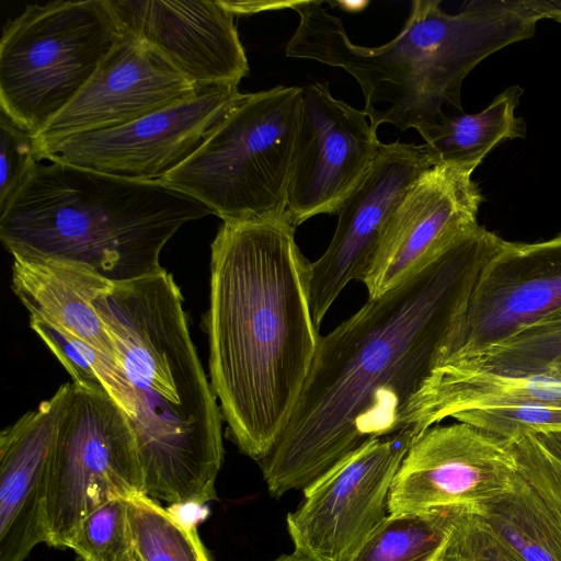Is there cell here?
<instances>
[{
	"label": "cell",
	"instance_id": "cell-6",
	"mask_svg": "<svg viewBox=\"0 0 561 561\" xmlns=\"http://www.w3.org/2000/svg\"><path fill=\"white\" fill-rule=\"evenodd\" d=\"M301 87L242 93L205 144L160 181L222 221L286 215Z\"/></svg>",
	"mask_w": 561,
	"mask_h": 561
},
{
	"label": "cell",
	"instance_id": "cell-4",
	"mask_svg": "<svg viewBox=\"0 0 561 561\" xmlns=\"http://www.w3.org/2000/svg\"><path fill=\"white\" fill-rule=\"evenodd\" d=\"M322 4L284 3L299 15L286 56L344 69L360 87L371 125L400 130L420 131L449 111L462 112L467 75L488 56L531 37L538 23L520 0H472L455 14L444 12L440 0H415L394 38L365 47L352 43Z\"/></svg>",
	"mask_w": 561,
	"mask_h": 561
},
{
	"label": "cell",
	"instance_id": "cell-29",
	"mask_svg": "<svg viewBox=\"0 0 561 561\" xmlns=\"http://www.w3.org/2000/svg\"><path fill=\"white\" fill-rule=\"evenodd\" d=\"M454 419L506 440L525 433H561V404L556 403L527 402L470 410Z\"/></svg>",
	"mask_w": 561,
	"mask_h": 561
},
{
	"label": "cell",
	"instance_id": "cell-26",
	"mask_svg": "<svg viewBox=\"0 0 561 561\" xmlns=\"http://www.w3.org/2000/svg\"><path fill=\"white\" fill-rule=\"evenodd\" d=\"M31 329L42 339L72 378L90 389L105 390L130 419L133 402L124 370L85 342L51 324L30 319Z\"/></svg>",
	"mask_w": 561,
	"mask_h": 561
},
{
	"label": "cell",
	"instance_id": "cell-33",
	"mask_svg": "<svg viewBox=\"0 0 561 561\" xmlns=\"http://www.w3.org/2000/svg\"><path fill=\"white\" fill-rule=\"evenodd\" d=\"M553 453L561 457V433L537 435Z\"/></svg>",
	"mask_w": 561,
	"mask_h": 561
},
{
	"label": "cell",
	"instance_id": "cell-15",
	"mask_svg": "<svg viewBox=\"0 0 561 561\" xmlns=\"http://www.w3.org/2000/svg\"><path fill=\"white\" fill-rule=\"evenodd\" d=\"M199 88L153 48L123 32L78 94L34 137L36 149L125 125Z\"/></svg>",
	"mask_w": 561,
	"mask_h": 561
},
{
	"label": "cell",
	"instance_id": "cell-12",
	"mask_svg": "<svg viewBox=\"0 0 561 561\" xmlns=\"http://www.w3.org/2000/svg\"><path fill=\"white\" fill-rule=\"evenodd\" d=\"M381 142L364 111L334 98L325 82L301 87V108L287 191L295 226L336 214L377 158Z\"/></svg>",
	"mask_w": 561,
	"mask_h": 561
},
{
	"label": "cell",
	"instance_id": "cell-24",
	"mask_svg": "<svg viewBox=\"0 0 561 561\" xmlns=\"http://www.w3.org/2000/svg\"><path fill=\"white\" fill-rule=\"evenodd\" d=\"M510 442L518 462L516 490L561 552V457L535 434Z\"/></svg>",
	"mask_w": 561,
	"mask_h": 561
},
{
	"label": "cell",
	"instance_id": "cell-1",
	"mask_svg": "<svg viewBox=\"0 0 561 561\" xmlns=\"http://www.w3.org/2000/svg\"><path fill=\"white\" fill-rule=\"evenodd\" d=\"M502 241L478 225L320 336L290 421L260 461L273 497L304 491L371 439L412 430L413 400Z\"/></svg>",
	"mask_w": 561,
	"mask_h": 561
},
{
	"label": "cell",
	"instance_id": "cell-7",
	"mask_svg": "<svg viewBox=\"0 0 561 561\" xmlns=\"http://www.w3.org/2000/svg\"><path fill=\"white\" fill-rule=\"evenodd\" d=\"M123 35L108 0H55L8 20L0 106L33 137L78 94Z\"/></svg>",
	"mask_w": 561,
	"mask_h": 561
},
{
	"label": "cell",
	"instance_id": "cell-34",
	"mask_svg": "<svg viewBox=\"0 0 561 561\" xmlns=\"http://www.w3.org/2000/svg\"><path fill=\"white\" fill-rule=\"evenodd\" d=\"M271 561H307V560L301 558V557H299L295 552H293L290 554H282V556H279L276 559H273Z\"/></svg>",
	"mask_w": 561,
	"mask_h": 561
},
{
	"label": "cell",
	"instance_id": "cell-8",
	"mask_svg": "<svg viewBox=\"0 0 561 561\" xmlns=\"http://www.w3.org/2000/svg\"><path fill=\"white\" fill-rule=\"evenodd\" d=\"M145 494L129 420L105 390L73 383L60 422L48 479V546L68 548L81 520L114 499Z\"/></svg>",
	"mask_w": 561,
	"mask_h": 561
},
{
	"label": "cell",
	"instance_id": "cell-17",
	"mask_svg": "<svg viewBox=\"0 0 561 561\" xmlns=\"http://www.w3.org/2000/svg\"><path fill=\"white\" fill-rule=\"evenodd\" d=\"M482 195L471 174L447 164L425 171L393 213L364 278L376 298L438 255L479 224Z\"/></svg>",
	"mask_w": 561,
	"mask_h": 561
},
{
	"label": "cell",
	"instance_id": "cell-3",
	"mask_svg": "<svg viewBox=\"0 0 561 561\" xmlns=\"http://www.w3.org/2000/svg\"><path fill=\"white\" fill-rule=\"evenodd\" d=\"M95 308L130 388L145 494L173 506L216 500L222 415L173 276L163 268L114 283Z\"/></svg>",
	"mask_w": 561,
	"mask_h": 561
},
{
	"label": "cell",
	"instance_id": "cell-11",
	"mask_svg": "<svg viewBox=\"0 0 561 561\" xmlns=\"http://www.w3.org/2000/svg\"><path fill=\"white\" fill-rule=\"evenodd\" d=\"M419 435L371 439L304 490L286 517L294 552L307 561H348L388 516L400 465Z\"/></svg>",
	"mask_w": 561,
	"mask_h": 561
},
{
	"label": "cell",
	"instance_id": "cell-13",
	"mask_svg": "<svg viewBox=\"0 0 561 561\" xmlns=\"http://www.w3.org/2000/svg\"><path fill=\"white\" fill-rule=\"evenodd\" d=\"M434 165L424 144L381 145L367 174L336 211L337 225L329 247L309 264V300L317 329L345 286L364 280L393 213L414 182Z\"/></svg>",
	"mask_w": 561,
	"mask_h": 561
},
{
	"label": "cell",
	"instance_id": "cell-30",
	"mask_svg": "<svg viewBox=\"0 0 561 561\" xmlns=\"http://www.w3.org/2000/svg\"><path fill=\"white\" fill-rule=\"evenodd\" d=\"M0 214L13 202L39 164L34 137L0 112Z\"/></svg>",
	"mask_w": 561,
	"mask_h": 561
},
{
	"label": "cell",
	"instance_id": "cell-22",
	"mask_svg": "<svg viewBox=\"0 0 561 561\" xmlns=\"http://www.w3.org/2000/svg\"><path fill=\"white\" fill-rule=\"evenodd\" d=\"M448 364L561 380V307Z\"/></svg>",
	"mask_w": 561,
	"mask_h": 561
},
{
	"label": "cell",
	"instance_id": "cell-27",
	"mask_svg": "<svg viewBox=\"0 0 561 561\" xmlns=\"http://www.w3.org/2000/svg\"><path fill=\"white\" fill-rule=\"evenodd\" d=\"M68 548L82 561H140L128 516V499H114L89 513Z\"/></svg>",
	"mask_w": 561,
	"mask_h": 561
},
{
	"label": "cell",
	"instance_id": "cell-31",
	"mask_svg": "<svg viewBox=\"0 0 561 561\" xmlns=\"http://www.w3.org/2000/svg\"><path fill=\"white\" fill-rule=\"evenodd\" d=\"M443 561H518L480 515L456 514Z\"/></svg>",
	"mask_w": 561,
	"mask_h": 561
},
{
	"label": "cell",
	"instance_id": "cell-16",
	"mask_svg": "<svg viewBox=\"0 0 561 561\" xmlns=\"http://www.w3.org/2000/svg\"><path fill=\"white\" fill-rule=\"evenodd\" d=\"M122 32L140 39L197 87L236 84L249 62L222 0H108Z\"/></svg>",
	"mask_w": 561,
	"mask_h": 561
},
{
	"label": "cell",
	"instance_id": "cell-23",
	"mask_svg": "<svg viewBox=\"0 0 561 561\" xmlns=\"http://www.w3.org/2000/svg\"><path fill=\"white\" fill-rule=\"evenodd\" d=\"M459 512L388 514L348 561H443Z\"/></svg>",
	"mask_w": 561,
	"mask_h": 561
},
{
	"label": "cell",
	"instance_id": "cell-2",
	"mask_svg": "<svg viewBox=\"0 0 561 561\" xmlns=\"http://www.w3.org/2000/svg\"><path fill=\"white\" fill-rule=\"evenodd\" d=\"M295 231L287 216L226 220L210 245V385L230 439L259 462L286 430L320 340Z\"/></svg>",
	"mask_w": 561,
	"mask_h": 561
},
{
	"label": "cell",
	"instance_id": "cell-19",
	"mask_svg": "<svg viewBox=\"0 0 561 561\" xmlns=\"http://www.w3.org/2000/svg\"><path fill=\"white\" fill-rule=\"evenodd\" d=\"M113 285L78 262L13 257L11 287L30 319L45 321L85 342L122 368L116 346L95 308L96 299Z\"/></svg>",
	"mask_w": 561,
	"mask_h": 561
},
{
	"label": "cell",
	"instance_id": "cell-9",
	"mask_svg": "<svg viewBox=\"0 0 561 561\" xmlns=\"http://www.w3.org/2000/svg\"><path fill=\"white\" fill-rule=\"evenodd\" d=\"M510 440L458 422L434 425L411 445L393 479L388 514L460 511L485 517L516 491Z\"/></svg>",
	"mask_w": 561,
	"mask_h": 561
},
{
	"label": "cell",
	"instance_id": "cell-14",
	"mask_svg": "<svg viewBox=\"0 0 561 561\" xmlns=\"http://www.w3.org/2000/svg\"><path fill=\"white\" fill-rule=\"evenodd\" d=\"M559 307L561 233L533 243L503 240L483 266L440 365L458 360Z\"/></svg>",
	"mask_w": 561,
	"mask_h": 561
},
{
	"label": "cell",
	"instance_id": "cell-21",
	"mask_svg": "<svg viewBox=\"0 0 561 561\" xmlns=\"http://www.w3.org/2000/svg\"><path fill=\"white\" fill-rule=\"evenodd\" d=\"M522 94L519 85L508 87L481 112L448 115L421 129L419 133L436 164L472 174L497 144L525 137V122L515 115Z\"/></svg>",
	"mask_w": 561,
	"mask_h": 561
},
{
	"label": "cell",
	"instance_id": "cell-28",
	"mask_svg": "<svg viewBox=\"0 0 561 561\" xmlns=\"http://www.w3.org/2000/svg\"><path fill=\"white\" fill-rule=\"evenodd\" d=\"M485 518L518 561H561V552L517 490L510 499L495 505Z\"/></svg>",
	"mask_w": 561,
	"mask_h": 561
},
{
	"label": "cell",
	"instance_id": "cell-18",
	"mask_svg": "<svg viewBox=\"0 0 561 561\" xmlns=\"http://www.w3.org/2000/svg\"><path fill=\"white\" fill-rule=\"evenodd\" d=\"M72 391L73 382L61 385L0 434V561H24L37 545H47L50 462Z\"/></svg>",
	"mask_w": 561,
	"mask_h": 561
},
{
	"label": "cell",
	"instance_id": "cell-10",
	"mask_svg": "<svg viewBox=\"0 0 561 561\" xmlns=\"http://www.w3.org/2000/svg\"><path fill=\"white\" fill-rule=\"evenodd\" d=\"M242 93L236 84L194 94L125 125L37 148L39 159L134 181H157L180 167L214 134Z\"/></svg>",
	"mask_w": 561,
	"mask_h": 561
},
{
	"label": "cell",
	"instance_id": "cell-32",
	"mask_svg": "<svg viewBox=\"0 0 561 561\" xmlns=\"http://www.w3.org/2000/svg\"><path fill=\"white\" fill-rule=\"evenodd\" d=\"M522 3L537 22L549 19L561 23V0H522Z\"/></svg>",
	"mask_w": 561,
	"mask_h": 561
},
{
	"label": "cell",
	"instance_id": "cell-5",
	"mask_svg": "<svg viewBox=\"0 0 561 561\" xmlns=\"http://www.w3.org/2000/svg\"><path fill=\"white\" fill-rule=\"evenodd\" d=\"M211 210L161 181H134L69 164H38L0 214L12 257L81 263L112 283L163 270L160 253L186 222Z\"/></svg>",
	"mask_w": 561,
	"mask_h": 561
},
{
	"label": "cell",
	"instance_id": "cell-25",
	"mask_svg": "<svg viewBox=\"0 0 561 561\" xmlns=\"http://www.w3.org/2000/svg\"><path fill=\"white\" fill-rule=\"evenodd\" d=\"M128 516L140 561H210L195 525L147 495L128 499Z\"/></svg>",
	"mask_w": 561,
	"mask_h": 561
},
{
	"label": "cell",
	"instance_id": "cell-20",
	"mask_svg": "<svg viewBox=\"0 0 561 561\" xmlns=\"http://www.w3.org/2000/svg\"><path fill=\"white\" fill-rule=\"evenodd\" d=\"M527 402L561 404V380L444 364L413 400L409 424L420 436L461 412Z\"/></svg>",
	"mask_w": 561,
	"mask_h": 561
}]
</instances>
